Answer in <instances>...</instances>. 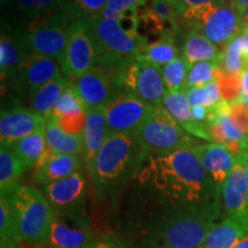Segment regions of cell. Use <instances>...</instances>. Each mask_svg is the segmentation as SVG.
Segmentation results:
<instances>
[{"label":"cell","mask_w":248,"mask_h":248,"mask_svg":"<svg viewBox=\"0 0 248 248\" xmlns=\"http://www.w3.org/2000/svg\"><path fill=\"white\" fill-rule=\"evenodd\" d=\"M181 49L182 55L190 66L201 61L221 60L222 58V49L202 33L194 30H186Z\"/></svg>","instance_id":"cb8c5ba5"},{"label":"cell","mask_w":248,"mask_h":248,"mask_svg":"<svg viewBox=\"0 0 248 248\" xmlns=\"http://www.w3.org/2000/svg\"><path fill=\"white\" fill-rule=\"evenodd\" d=\"M164 1L168 2V4L171 6V7L175 9L176 12H177V14L179 15V16H182V15L185 13L186 7H185L184 1H183V0H164Z\"/></svg>","instance_id":"f6af8a7d"},{"label":"cell","mask_w":248,"mask_h":248,"mask_svg":"<svg viewBox=\"0 0 248 248\" xmlns=\"http://www.w3.org/2000/svg\"><path fill=\"white\" fill-rule=\"evenodd\" d=\"M2 17L11 26L62 12V0H1Z\"/></svg>","instance_id":"ac0fdd59"},{"label":"cell","mask_w":248,"mask_h":248,"mask_svg":"<svg viewBox=\"0 0 248 248\" xmlns=\"http://www.w3.org/2000/svg\"><path fill=\"white\" fill-rule=\"evenodd\" d=\"M126 59H97L94 67L71 80L86 109L105 107L121 94L120 71Z\"/></svg>","instance_id":"9c48e42d"},{"label":"cell","mask_w":248,"mask_h":248,"mask_svg":"<svg viewBox=\"0 0 248 248\" xmlns=\"http://www.w3.org/2000/svg\"><path fill=\"white\" fill-rule=\"evenodd\" d=\"M225 1L228 2L230 6H232V7H234L235 9H237V6H238V4H239L240 0H225Z\"/></svg>","instance_id":"f907efd6"},{"label":"cell","mask_w":248,"mask_h":248,"mask_svg":"<svg viewBox=\"0 0 248 248\" xmlns=\"http://www.w3.org/2000/svg\"><path fill=\"white\" fill-rule=\"evenodd\" d=\"M136 57L161 68L179 57V47L175 37H166L144 46Z\"/></svg>","instance_id":"f1b7e54d"},{"label":"cell","mask_w":248,"mask_h":248,"mask_svg":"<svg viewBox=\"0 0 248 248\" xmlns=\"http://www.w3.org/2000/svg\"><path fill=\"white\" fill-rule=\"evenodd\" d=\"M217 83L221 90L223 100L230 102L238 101L241 99V75H228L219 70Z\"/></svg>","instance_id":"74e56055"},{"label":"cell","mask_w":248,"mask_h":248,"mask_svg":"<svg viewBox=\"0 0 248 248\" xmlns=\"http://www.w3.org/2000/svg\"><path fill=\"white\" fill-rule=\"evenodd\" d=\"M20 40L15 35L13 27L1 18V36H0V73L1 82L12 80L27 55Z\"/></svg>","instance_id":"44dd1931"},{"label":"cell","mask_w":248,"mask_h":248,"mask_svg":"<svg viewBox=\"0 0 248 248\" xmlns=\"http://www.w3.org/2000/svg\"><path fill=\"white\" fill-rule=\"evenodd\" d=\"M246 182H247V187H248V161L246 164Z\"/></svg>","instance_id":"816d5d0a"},{"label":"cell","mask_w":248,"mask_h":248,"mask_svg":"<svg viewBox=\"0 0 248 248\" xmlns=\"http://www.w3.org/2000/svg\"><path fill=\"white\" fill-rule=\"evenodd\" d=\"M54 121L64 132L70 133V135H83L86 124V114L79 116L61 117V119Z\"/></svg>","instance_id":"f35d334b"},{"label":"cell","mask_w":248,"mask_h":248,"mask_svg":"<svg viewBox=\"0 0 248 248\" xmlns=\"http://www.w3.org/2000/svg\"><path fill=\"white\" fill-rule=\"evenodd\" d=\"M108 136L109 133H108L106 115H105V107L88 109L85 129L83 131L84 150L82 154L84 168L88 171V177L92 173L95 157Z\"/></svg>","instance_id":"d6986e66"},{"label":"cell","mask_w":248,"mask_h":248,"mask_svg":"<svg viewBox=\"0 0 248 248\" xmlns=\"http://www.w3.org/2000/svg\"><path fill=\"white\" fill-rule=\"evenodd\" d=\"M186 9L190 7H198V6H203L208 4H215V2H222L225 0H183Z\"/></svg>","instance_id":"7bdbcfd3"},{"label":"cell","mask_w":248,"mask_h":248,"mask_svg":"<svg viewBox=\"0 0 248 248\" xmlns=\"http://www.w3.org/2000/svg\"><path fill=\"white\" fill-rule=\"evenodd\" d=\"M1 248H21L16 241L12 240L11 238L1 237Z\"/></svg>","instance_id":"7dc6e473"},{"label":"cell","mask_w":248,"mask_h":248,"mask_svg":"<svg viewBox=\"0 0 248 248\" xmlns=\"http://www.w3.org/2000/svg\"><path fill=\"white\" fill-rule=\"evenodd\" d=\"M247 69V61L243 53V42L238 36L223 48L221 58V71L228 75H241Z\"/></svg>","instance_id":"d6a6232c"},{"label":"cell","mask_w":248,"mask_h":248,"mask_svg":"<svg viewBox=\"0 0 248 248\" xmlns=\"http://www.w3.org/2000/svg\"><path fill=\"white\" fill-rule=\"evenodd\" d=\"M73 21L62 12L12 26L28 53L62 61Z\"/></svg>","instance_id":"5b68a950"},{"label":"cell","mask_w":248,"mask_h":248,"mask_svg":"<svg viewBox=\"0 0 248 248\" xmlns=\"http://www.w3.org/2000/svg\"><path fill=\"white\" fill-rule=\"evenodd\" d=\"M8 147L14 152V154L23 163L26 169H36L47 150L45 128L13 142Z\"/></svg>","instance_id":"83f0119b"},{"label":"cell","mask_w":248,"mask_h":248,"mask_svg":"<svg viewBox=\"0 0 248 248\" xmlns=\"http://www.w3.org/2000/svg\"><path fill=\"white\" fill-rule=\"evenodd\" d=\"M181 22L187 30L202 33L222 51L243 33L240 12L226 1L187 8L181 16Z\"/></svg>","instance_id":"8992f818"},{"label":"cell","mask_w":248,"mask_h":248,"mask_svg":"<svg viewBox=\"0 0 248 248\" xmlns=\"http://www.w3.org/2000/svg\"><path fill=\"white\" fill-rule=\"evenodd\" d=\"M26 167L8 146L0 147V190L9 191L21 184Z\"/></svg>","instance_id":"f546056e"},{"label":"cell","mask_w":248,"mask_h":248,"mask_svg":"<svg viewBox=\"0 0 248 248\" xmlns=\"http://www.w3.org/2000/svg\"><path fill=\"white\" fill-rule=\"evenodd\" d=\"M47 120L28 108L2 109L0 116L1 146H11L31 133L44 129Z\"/></svg>","instance_id":"2e32d148"},{"label":"cell","mask_w":248,"mask_h":248,"mask_svg":"<svg viewBox=\"0 0 248 248\" xmlns=\"http://www.w3.org/2000/svg\"><path fill=\"white\" fill-rule=\"evenodd\" d=\"M148 154L136 132L108 136L89 177L98 197L115 200L131 184Z\"/></svg>","instance_id":"7a4b0ae2"},{"label":"cell","mask_w":248,"mask_h":248,"mask_svg":"<svg viewBox=\"0 0 248 248\" xmlns=\"http://www.w3.org/2000/svg\"><path fill=\"white\" fill-rule=\"evenodd\" d=\"M248 234V225L224 216L199 248H233Z\"/></svg>","instance_id":"d4e9b609"},{"label":"cell","mask_w":248,"mask_h":248,"mask_svg":"<svg viewBox=\"0 0 248 248\" xmlns=\"http://www.w3.org/2000/svg\"><path fill=\"white\" fill-rule=\"evenodd\" d=\"M0 235L11 238L17 244L23 243L17 228L13 206L7 193H0Z\"/></svg>","instance_id":"d590c367"},{"label":"cell","mask_w":248,"mask_h":248,"mask_svg":"<svg viewBox=\"0 0 248 248\" xmlns=\"http://www.w3.org/2000/svg\"><path fill=\"white\" fill-rule=\"evenodd\" d=\"M70 83L71 80L68 77L62 75L37 89L29 95V109L48 120L58 98Z\"/></svg>","instance_id":"484cf974"},{"label":"cell","mask_w":248,"mask_h":248,"mask_svg":"<svg viewBox=\"0 0 248 248\" xmlns=\"http://www.w3.org/2000/svg\"><path fill=\"white\" fill-rule=\"evenodd\" d=\"M233 248H248V234L244 238L243 240L239 241Z\"/></svg>","instance_id":"681fc988"},{"label":"cell","mask_w":248,"mask_h":248,"mask_svg":"<svg viewBox=\"0 0 248 248\" xmlns=\"http://www.w3.org/2000/svg\"><path fill=\"white\" fill-rule=\"evenodd\" d=\"M146 1L147 0H108L106 8L115 12H125L138 8Z\"/></svg>","instance_id":"60d3db41"},{"label":"cell","mask_w":248,"mask_h":248,"mask_svg":"<svg viewBox=\"0 0 248 248\" xmlns=\"http://www.w3.org/2000/svg\"><path fill=\"white\" fill-rule=\"evenodd\" d=\"M193 150L214 184L222 192L223 186L234 167V155L228 147L217 142L198 144Z\"/></svg>","instance_id":"e0dca14e"},{"label":"cell","mask_w":248,"mask_h":248,"mask_svg":"<svg viewBox=\"0 0 248 248\" xmlns=\"http://www.w3.org/2000/svg\"><path fill=\"white\" fill-rule=\"evenodd\" d=\"M248 148L235 156L233 169L222 190V203L225 216L248 225V187L246 164Z\"/></svg>","instance_id":"5bb4252c"},{"label":"cell","mask_w":248,"mask_h":248,"mask_svg":"<svg viewBox=\"0 0 248 248\" xmlns=\"http://www.w3.org/2000/svg\"><path fill=\"white\" fill-rule=\"evenodd\" d=\"M241 42H243V53L245 60L248 62V31H245L240 35Z\"/></svg>","instance_id":"bcb514c9"},{"label":"cell","mask_w":248,"mask_h":248,"mask_svg":"<svg viewBox=\"0 0 248 248\" xmlns=\"http://www.w3.org/2000/svg\"><path fill=\"white\" fill-rule=\"evenodd\" d=\"M248 102V69L241 74V99Z\"/></svg>","instance_id":"ee69618b"},{"label":"cell","mask_w":248,"mask_h":248,"mask_svg":"<svg viewBox=\"0 0 248 248\" xmlns=\"http://www.w3.org/2000/svg\"><path fill=\"white\" fill-rule=\"evenodd\" d=\"M241 15V27H243V32L248 29V6L240 13Z\"/></svg>","instance_id":"c3c4849f"},{"label":"cell","mask_w":248,"mask_h":248,"mask_svg":"<svg viewBox=\"0 0 248 248\" xmlns=\"http://www.w3.org/2000/svg\"><path fill=\"white\" fill-rule=\"evenodd\" d=\"M86 113H88V109H86L84 102L80 99L78 93L74 88L73 82H71L58 98L49 119L58 120L61 117L79 116Z\"/></svg>","instance_id":"4dcf8cb0"},{"label":"cell","mask_w":248,"mask_h":248,"mask_svg":"<svg viewBox=\"0 0 248 248\" xmlns=\"http://www.w3.org/2000/svg\"><path fill=\"white\" fill-rule=\"evenodd\" d=\"M7 193L13 206L18 231L24 243L44 246L48 243L55 213L38 188L18 184Z\"/></svg>","instance_id":"277c9868"},{"label":"cell","mask_w":248,"mask_h":248,"mask_svg":"<svg viewBox=\"0 0 248 248\" xmlns=\"http://www.w3.org/2000/svg\"><path fill=\"white\" fill-rule=\"evenodd\" d=\"M130 185V221L139 233L178 214L195 210L221 214L222 192L193 148L148 154Z\"/></svg>","instance_id":"6da1fadb"},{"label":"cell","mask_w":248,"mask_h":248,"mask_svg":"<svg viewBox=\"0 0 248 248\" xmlns=\"http://www.w3.org/2000/svg\"><path fill=\"white\" fill-rule=\"evenodd\" d=\"M221 60L201 61L192 64L186 76L184 90L203 86L218 79Z\"/></svg>","instance_id":"1f68e13d"},{"label":"cell","mask_w":248,"mask_h":248,"mask_svg":"<svg viewBox=\"0 0 248 248\" xmlns=\"http://www.w3.org/2000/svg\"><path fill=\"white\" fill-rule=\"evenodd\" d=\"M84 21L94 44L97 59L133 58L147 45L144 38L130 35L114 18L98 14Z\"/></svg>","instance_id":"30bf717a"},{"label":"cell","mask_w":248,"mask_h":248,"mask_svg":"<svg viewBox=\"0 0 248 248\" xmlns=\"http://www.w3.org/2000/svg\"><path fill=\"white\" fill-rule=\"evenodd\" d=\"M122 93H128L152 106L162 105L167 93L161 68L137 57L123 62L120 71Z\"/></svg>","instance_id":"8fae6325"},{"label":"cell","mask_w":248,"mask_h":248,"mask_svg":"<svg viewBox=\"0 0 248 248\" xmlns=\"http://www.w3.org/2000/svg\"><path fill=\"white\" fill-rule=\"evenodd\" d=\"M212 113H213V108H208L204 106L192 107V117H193L194 122L204 124V125L208 124L210 116H212Z\"/></svg>","instance_id":"b9f144b4"},{"label":"cell","mask_w":248,"mask_h":248,"mask_svg":"<svg viewBox=\"0 0 248 248\" xmlns=\"http://www.w3.org/2000/svg\"><path fill=\"white\" fill-rule=\"evenodd\" d=\"M155 107L135 95L121 93L105 106L108 133L136 132L153 114Z\"/></svg>","instance_id":"4fadbf2b"},{"label":"cell","mask_w":248,"mask_h":248,"mask_svg":"<svg viewBox=\"0 0 248 248\" xmlns=\"http://www.w3.org/2000/svg\"><path fill=\"white\" fill-rule=\"evenodd\" d=\"M162 106L186 132L190 133L193 137L212 141L208 126L193 121L192 106L188 101L185 90L167 92L163 98Z\"/></svg>","instance_id":"ffe728a7"},{"label":"cell","mask_w":248,"mask_h":248,"mask_svg":"<svg viewBox=\"0 0 248 248\" xmlns=\"http://www.w3.org/2000/svg\"><path fill=\"white\" fill-rule=\"evenodd\" d=\"M45 139L47 148L53 154H70L82 156L84 150L83 135L64 132L54 120L48 119L45 125Z\"/></svg>","instance_id":"4316f807"},{"label":"cell","mask_w":248,"mask_h":248,"mask_svg":"<svg viewBox=\"0 0 248 248\" xmlns=\"http://www.w3.org/2000/svg\"><path fill=\"white\" fill-rule=\"evenodd\" d=\"M188 69H190V64L183 55H179L175 60L161 68L167 92L184 90Z\"/></svg>","instance_id":"e575fe53"},{"label":"cell","mask_w":248,"mask_h":248,"mask_svg":"<svg viewBox=\"0 0 248 248\" xmlns=\"http://www.w3.org/2000/svg\"><path fill=\"white\" fill-rule=\"evenodd\" d=\"M108 0H62V13L71 21L95 16L106 8Z\"/></svg>","instance_id":"836d02e7"},{"label":"cell","mask_w":248,"mask_h":248,"mask_svg":"<svg viewBox=\"0 0 248 248\" xmlns=\"http://www.w3.org/2000/svg\"><path fill=\"white\" fill-rule=\"evenodd\" d=\"M148 153L170 154L184 148H193L198 142L169 115L162 105L155 107L153 114L136 131Z\"/></svg>","instance_id":"ba28073f"},{"label":"cell","mask_w":248,"mask_h":248,"mask_svg":"<svg viewBox=\"0 0 248 248\" xmlns=\"http://www.w3.org/2000/svg\"><path fill=\"white\" fill-rule=\"evenodd\" d=\"M98 233L91 229L71 225L55 215L49 240L46 245L51 248H86Z\"/></svg>","instance_id":"603a6c76"},{"label":"cell","mask_w":248,"mask_h":248,"mask_svg":"<svg viewBox=\"0 0 248 248\" xmlns=\"http://www.w3.org/2000/svg\"><path fill=\"white\" fill-rule=\"evenodd\" d=\"M246 31H248V29H247V30H246ZM244 32H245V31H244Z\"/></svg>","instance_id":"db71d44e"},{"label":"cell","mask_w":248,"mask_h":248,"mask_svg":"<svg viewBox=\"0 0 248 248\" xmlns=\"http://www.w3.org/2000/svg\"><path fill=\"white\" fill-rule=\"evenodd\" d=\"M36 248H49L48 246L47 247H45V246H38V247H36Z\"/></svg>","instance_id":"f5cc1de1"},{"label":"cell","mask_w":248,"mask_h":248,"mask_svg":"<svg viewBox=\"0 0 248 248\" xmlns=\"http://www.w3.org/2000/svg\"><path fill=\"white\" fill-rule=\"evenodd\" d=\"M97 60V52L84 20L73 21L69 39L61 61L63 75L70 80L91 70Z\"/></svg>","instance_id":"7c38bea8"},{"label":"cell","mask_w":248,"mask_h":248,"mask_svg":"<svg viewBox=\"0 0 248 248\" xmlns=\"http://www.w3.org/2000/svg\"><path fill=\"white\" fill-rule=\"evenodd\" d=\"M48 247H49V246H48ZM49 248H51V247H49Z\"/></svg>","instance_id":"11a10c76"},{"label":"cell","mask_w":248,"mask_h":248,"mask_svg":"<svg viewBox=\"0 0 248 248\" xmlns=\"http://www.w3.org/2000/svg\"><path fill=\"white\" fill-rule=\"evenodd\" d=\"M185 91L192 107L204 106L213 108L217 106L223 100L221 90H219V85L217 80L216 82L209 83L207 85L192 88L185 90Z\"/></svg>","instance_id":"8d00e7d4"},{"label":"cell","mask_w":248,"mask_h":248,"mask_svg":"<svg viewBox=\"0 0 248 248\" xmlns=\"http://www.w3.org/2000/svg\"><path fill=\"white\" fill-rule=\"evenodd\" d=\"M83 167L80 155L51 154L35 169V181L43 186L53 184L80 171Z\"/></svg>","instance_id":"7402d4cb"},{"label":"cell","mask_w":248,"mask_h":248,"mask_svg":"<svg viewBox=\"0 0 248 248\" xmlns=\"http://www.w3.org/2000/svg\"><path fill=\"white\" fill-rule=\"evenodd\" d=\"M62 75L61 62L52 58L29 53L12 82L15 89L30 95L37 89Z\"/></svg>","instance_id":"9a60e30c"},{"label":"cell","mask_w":248,"mask_h":248,"mask_svg":"<svg viewBox=\"0 0 248 248\" xmlns=\"http://www.w3.org/2000/svg\"><path fill=\"white\" fill-rule=\"evenodd\" d=\"M43 193L55 215L71 225L90 229L88 215V182L83 170L66 179L43 186Z\"/></svg>","instance_id":"52a82bcc"},{"label":"cell","mask_w":248,"mask_h":248,"mask_svg":"<svg viewBox=\"0 0 248 248\" xmlns=\"http://www.w3.org/2000/svg\"><path fill=\"white\" fill-rule=\"evenodd\" d=\"M221 214L187 212L171 216L140 232L144 248H199L218 224Z\"/></svg>","instance_id":"3957f363"},{"label":"cell","mask_w":248,"mask_h":248,"mask_svg":"<svg viewBox=\"0 0 248 248\" xmlns=\"http://www.w3.org/2000/svg\"><path fill=\"white\" fill-rule=\"evenodd\" d=\"M86 248H131L125 241L107 233H98Z\"/></svg>","instance_id":"ab89813d"}]
</instances>
